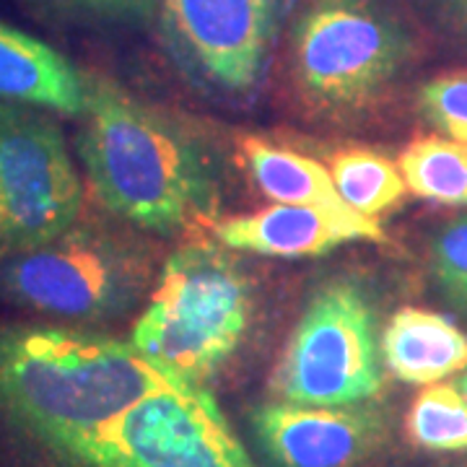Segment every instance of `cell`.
<instances>
[{"mask_svg":"<svg viewBox=\"0 0 467 467\" xmlns=\"http://www.w3.org/2000/svg\"><path fill=\"white\" fill-rule=\"evenodd\" d=\"M431 270L439 291L467 312V213L439 229L431 242Z\"/></svg>","mask_w":467,"mask_h":467,"instance_id":"17","label":"cell"},{"mask_svg":"<svg viewBox=\"0 0 467 467\" xmlns=\"http://www.w3.org/2000/svg\"><path fill=\"white\" fill-rule=\"evenodd\" d=\"M408 439L418 450L467 451V398L457 384H426L408 410Z\"/></svg>","mask_w":467,"mask_h":467,"instance_id":"15","label":"cell"},{"mask_svg":"<svg viewBox=\"0 0 467 467\" xmlns=\"http://www.w3.org/2000/svg\"><path fill=\"white\" fill-rule=\"evenodd\" d=\"M291 0H159L174 55L195 78L250 94L284 26Z\"/></svg>","mask_w":467,"mask_h":467,"instance_id":"7","label":"cell"},{"mask_svg":"<svg viewBox=\"0 0 467 467\" xmlns=\"http://www.w3.org/2000/svg\"><path fill=\"white\" fill-rule=\"evenodd\" d=\"M330 174L340 201L371 218L395 208L408 192L400 164L377 150H337L330 159Z\"/></svg>","mask_w":467,"mask_h":467,"instance_id":"14","label":"cell"},{"mask_svg":"<svg viewBox=\"0 0 467 467\" xmlns=\"http://www.w3.org/2000/svg\"><path fill=\"white\" fill-rule=\"evenodd\" d=\"M242 161L250 171L252 182L270 201L288 202V205H327V208L346 205L335 190L330 169L304 153L273 146L260 138H244Z\"/></svg>","mask_w":467,"mask_h":467,"instance_id":"12","label":"cell"},{"mask_svg":"<svg viewBox=\"0 0 467 467\" xmlns=\"http://www.w3.org/2000/svg\"><path fill=\"white\" fill-rule=\"evenodd\" d=\"M252 309L250 278L223 244H184L156 275L130 343L156 364L205 384L242 346Z\"/></svg>","mask_w":467,"mask_h":467,"instance_id":"3","label":"cell"},{"mask_svg":"<svg viewBox=\"0 0 467 467\" xmlns=\"http://www.w3.org/2000/svg\"><path fill=\"white\" fill-rule=\"evenodd\" d=\"M454 384L460 387V392H462V395H465V398H467V371H465V374H462V377H460V379H457V382H454Z\"/></svg>","mask_w":467,"mask_h":467,"instance_id":"20","label":"cell"},{"mask_svg":"<svg viewBox=\"0 0 467 467\" xmlns=\"http://www.w3.org/2000/svg\"><path fill=\"white\" fill-rule=\"evenodd\" d=\"M410 55V34L382 0H306L291 32L296 86L325 112L377 101Z\"/></svg>","mask_w":467,"mask_h":467,"instance_id":"4","label":"cell"},{"mask_svg":"<svg viewBox=\"0 0 467 467\" xmlns=\"http://www.w3.org/2000/svg\"><path fill=\"white\" fill-rule=\"evenodd\" d=\"M408 190L423 201L467 208V146L451 138H418L400 153Z\"/></svg>","mask_w":467,"mask_h":467,"instance_id":"13","label":"cell"},{"mask_svg":"<svg viewBox=\"0 0 467 467\" xmlns=\"http://www.w3.org/2000/svg\"><path fill=\"white\" fill-rule=\"evenodd\" d=\"M78 156L94 201L138 232H182L216 208V169L201 140L101 76Z\"/></svg>","mask_w":467,"mask_h":467,"instance_id":"1","label":"cell"},{"mask_svg":"<svg viewBox=\"0 0 467 467\" xmlns=\"http://www.w3.org/2000/svg\"><path fill=\"white\" fill-rule=\"evenodd\" d=\"M94 76L63 52L0 21V101L45 112L84 117Z\"/></svg>","mask_w":467,"mask_h":467,"instance_id":"10","label":"cell"},{"mask_svg":"<svg viewBox=\"0 0 467 467\" xmlns=\"http://www.w3.org/2000/svg\"><path fill=\"white\" fill-rule=\"evenodd\" d=\"M384 368L405 384H436L467 368V335L429 309L405 306L382 330Z\"/></svg>","mask_w":467,"mask_h":467,"instance_id":"11","label":"cell"},{"mask_svg":"<svg viewBox=\"0 0 467 467\" xmlns=\"http://www.w3.org/2000/svg\"><path fill=\"white\" fill-rule=\"evenodd\" d=\"M431 5L450 32L467 39V0H431Z\"/></svg>","mask_w":467,"mask_h":467,"instance_id":"19","label":"cell"},{"mask_svg":"<svg viewBox=\"0 0 467 467\" xmlns=\"http://www.w3.org/2000/svg\"><path fill=\"white\" fill-rule=\"evenodd\" d=\"M252 431L275 467H364L382 447L384 416L367 405L263 402L252 410Z\"/></svg>","mask_w":467,"mask_h":467,"instance_id":"8","label":"cell"},{"mask_svg":"<svg viewBox=\"0 0 467 467\" xmlns=\"http://www.w3.org/2000/svg\"><path fill=\"white\" fill-rule=\"evenodd\" d=\"M117 223L81 216L39 250L0 263V299L70 327L122 317L149 291L153 254L133 226Z\"/></svg>","mask_w":467,"mask_h":467,"instance_id":"2","label":"cell"},{"mask_svg":"<svg viewBox=\"0 0 467 467\" xmlns=\"http://www.w3.org/2000/svg\"><path fill=\"white\" fill-rule=\"evenodd\" d=\"M270 389L296 405H367L384 389L379 317L368 288L330 278L312 294L273 371Z\"/></svg>","mask_w":467,"mask_h":467,"instance_id":"5","label":"cell"},{"mask_svg":"<svg viewBox=\"0 0 467 467\" xmlns=\"http://www.w3.org/2000/svg\"><path fill=\"white\" fill-rule=\"evenodd\" d=\"M81 174L45 109L0 101V263L39 250L84 216Z\"/></svg>","mask_w":467,"mask_h":467,"instance_id":"6","label":"cell"},{"mask_svg":"<svg viewBox=\"0 0 467 467\" xmlns=\"http://www.w3.org/2000/svg\"><path fill=\"white\" fill-rule=\"evenodd\" d=\"M50 16L94 26H140L156 11L159 0H29Z\"/></svg>","mask_w":467,"mask_h":467,"instance_id":"16","label":"cell"},{"mask_svg":"<svg viewBox=\"0 0 467 467\" xmlns=\"http://www.w3.org/2000/svg\"><path fill=\"white\" fill-rule=\"evenodd\" d=\"M216 239L226 250L296 260L317 257L350 242H382L384 232L377 218L364 216L348 205L273 202L254 213L223 218L216 223Z\"/></svg>","mask_w":467,"mask_h":467,"instance_id":"9","label":"cell"},{"mask_svg":"<svg viewBox=\"0 0 467 467\" xmlns=\"http://www.w3.org/2000/svg\"><path fill=\"white\" fill-rule=\"evenodd\" d=\"M418 107L436 130L467 146V73H450L420 86Z\"/></svg>","mask_w":467,"mask_h":467,"instance_id":"18","label":"cell"}]
</instances>
